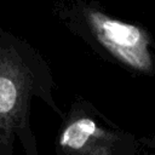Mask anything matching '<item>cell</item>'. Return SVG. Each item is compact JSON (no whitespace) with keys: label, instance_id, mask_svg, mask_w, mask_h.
<instances>
[{"label":"cell","instance_id":"cell-2","mask_svg":"<svg viewBox=\"0 0 155 155\" xmlns=\"http://www.w3.org/2000/svg\"><path fill=\"white\" fill-rule=\"evenodd\" d=\"M53 15L75 36L116 62L142 73L153 68L144 29L110 17L88 0H54Z\"/></svg>","mask_w":155,"mask_h":155},{"label":"cell","instance_id":"cell-3","mask_svg":"<svg viewBox=\"0 0 155 155\" xmlns=\"http://www.w3.org/2000/svg\"><path fill=\"white\" fill-rule=\"evenodd\" d=\"M63 121L56 140L57 155H98L111 149L117 139L116 133L102 126L82 101L73 103Z\"/></svg>","mask_w":155,"mask_h":155},{"label":"cell","instance_id":"cell-5","mask_svg":"<svg viewBox=\"0 0 155 155\" xmlns=\"http://www.w3.org/2000/svg\"><path fill=\"white\" fill-rule=\"evenodd\" d=\"M1 30H4V28H2L1 25H0V31H1Z\"/></svg>","mask_w":155,"mask_h":155},{"label":"cell","instance_id":"cell-4","mask_svg":"<svg viewBox=\"0 0 155 155\" xmlns=\"http://www.w3.org/2000/svg\"><path fill=\"white\" fill-rule=\"evenodd\" d=\"M98 155H111V149H104L101 153H98Z\"/></svg>","mask_w":155,"mask_h":155},{"label":"cell","instance_id":"cell-1","mask_svg":"<svg viewBox=\"0 0 155 155\" xmlns=\"http://www.w3.org/2000/svg\"><path fill=\"white\" fill-rule=\"evenodd\" d=\"M56 82L48 62L27 40L0 31V155H39L31 127L34 98L44 102L62 120L65 114L54 99Z\"/></svg>","mask_w":155,"mask_h":155}]
</instances>
